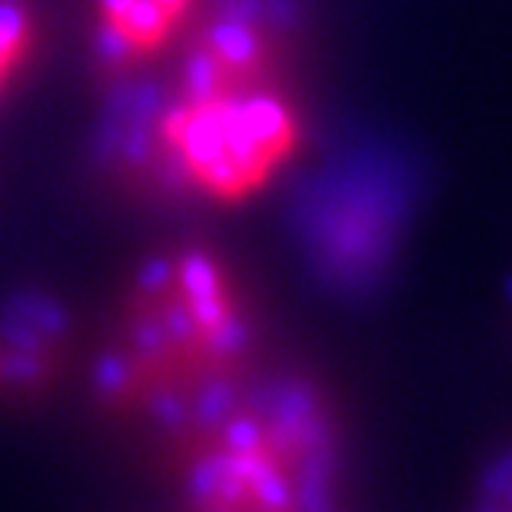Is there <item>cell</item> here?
I'll list each match as a JSON object with an SVG mask.
<instances>
[{
    "mask_svg": "<svg viewBox=\"0 0 512 512\" xmlns=\"http://www.w3.org/2000/svg\"><path fill=\"white\" fill-rule=\"evenodd\" d=\"M256 290L203 243L153 250L117 290L87 360L97 416L170 449L263 366Z\"/></svg>",
    "mask_w": 512,
    "mask_h": 512,
    "instance_id": "6da1fadb",
    "label": "cell"
},
{
    "mask_svg": "<svg viewBox=\"0 0 512 512\" xmlns=\"http://www.w3.org/2000/svg\"><path fill=\"white\" fill-rule=\"evenodd\" d=\"M160 456L173 512H356L343 413L300 366L270 360Z\"/></svg>",
    "mask_w": 512,
    "mask_h": 512,
    "instance_id": "7a4b0ae2",
    "label": "cell"
},
{
    "mask_svg": "<svg viewBox=\"0 0 512 512\" xmlns=\"http://www.w3.org/2000/svg\"><path fill=\"white\" fill-rule=\"evenodd\" d=\"M303 260L326 293L366 300L380 293L403 240V200L389 187L326 193L300 220Z\"/></svg>",
    "mask_w": 512,
    "mask_h": 512,
    "instance_id": "3957f363",
    "label": "cell"
},
{
    "mask_svg": "<svg viewBox=\"0 0 512 512\" xmlns=\"http://www.w3.org/2000/svg\"><path fill=\"white\" fill-rule=\"evenodd\" d=\"M80 323L67 296L20 286L0 300V406H34L74 366Z\"/></svg>",
    "mask_w": 512,
    "mask_h": 512,
    "instance_id": "277c9868",
    "label": "cell"
},
{
    "mask_svg": "<svg viewBox=\"0 0 512 512\" xmlns=\"http://www.w3.org/2000/svg\"><path fill=\"white\" fill-rule=\"evenodd\" d=\"M200 40L220 57V64L230 70L233 80H237L243 90L260 84L266 67H270L266 44L250 24H243V20H217Z\"/></svg>",
    "mask_w": 512,
    "mask_h": 512,
    "instance_id": "5b68a950",
    "label": "cell"
},
{
    "mask_svg": "<svg viewBox=\"0 0 512 512\" xmlns=\"http://www.w3.org/2000/svg\"><path fill=\"white\" fill-rule=\"evenodd\" d=\"M240 110L247 117L253 137L260 140V147L280 163L290 160L300 150V124H296L293 110L283 104L276 94H263V90H243Z\"/></svg>",
    "mask_w": 512,
    "mask_h": 512,
    "instance_id": "8992f818",
    "label": "cell"
},
{
    "mask_svg": "<svg viewBox=\"0 0 512 512\" xmlns=\"http://www.w3.org/2000/svg\"><path fill=\"white\" fill-rule=\"evenodd\" d=\"M233 94H243V87L233 80L230 70L220 64V57L213 54L203 40H197V47H193L187 57V67H183L180 100L187 107H207Z\"/></svg>",
    "mask_w": 512,
    "mask_h": 512,
    "instance_id": "52a82bcc",
    "label": "cell"
},
{
    "mask_svg": "<svg viewBox=\"0 0 512 512\" xmlns=\"http://www.w3.org/2000/svg\"><path fill=\"white\" fill-rule=\"evenodd\" d=\"M463 512H512V439L496 443L479 463Z\"/></svg>",
    "mask_w": 512,
    "mask_h": 512,
    "instance_id": "ba28073f",
    "label": "cell"
},
{
    "mask_svg": "<svg viewBox=\"0 0 512 512\" xmlns=\"http://www.w3.org/2000/svg\"><path fill=\"white\" fill-rule=\"evenodd\" d=\"M120 30L130 37V44L137 47L143 57V54H153V50H160L167 44L173 20L163 14L153 0H133L124 20H120Z\"/></svg>",
    "mask_w": 512,
    "mask_h": 512,
    "instance_id": "9c48e42d",
    "label": "cell"
},
{
    "mask_svg": "<svg viewBox=\"0 0 512 512\" xmlns=\"http://www.w3.org/2000/svg\"><path fill=\"white\" fill-rule=\"evenodd\" d=\"M30 47H34V24H30L27 10L4 0L0 4V64L14 70Z\"/></svg>",
    "mask_w": 512,
    "mask_h": 512,
    "instance_id": "30bf717a",
    "label": "cell"
},
{
    "mask_svg": "<svg viewBox=\"0 0 512 512\" xmlns=\"http://www.w3.org/2000/svg\"><path fill=\"white\" fill-rule=\"evenodd\" d=\"M94 50H97V60L107 74H124L127 67H133L140 57V50L130 44V37L120 30V24L114 20H104L97 17V27H94Z\"/></svg>",
    "mask_w": 512,
    "mask_h": 512,
    "instance_id": "8fae6325",
    "label": "cell"
},
{
    "mask_svg": "<svg viewBox=\"0 0 512 512\" xmlns=\"http://www.w3.org/2000/svg\"><path fill=\"white\" fill-rule=\"evenodd\" d=\"M130 4H133V0H97V17L120 24V20H124V14L130 10Z\"/></svg>",
    "mask_w": 512,
    "mask_h": 512,
    "instance_id": "7c38bea8",
    "label": "cell"
},
{
    "mask_svg": "<svg viewBox=\"0 0 512 512\" xmlns=\"http://www.w3.org/2000/svg\"><path fill=\"white\" fill-rule=\"evenodd\" d=\"M153 4H157L163 14H167L173 24H177L180 17H187V10H190L193 0H153Z\"/></svg>",
    "mask_w": 512,
    "mask_h": 512,
    "instance_id": "4fadbf2b",
    "label": "cell"
},
{
    "mask_svg": "<svg viewBox=\"0 0 512 512\" xmlns=\"http://www.w3.org/2000/svg\"><path fill=\"white\" fill-rule=\"evenodd\" d=\"M7 74H10V70H7L4 64H0V90H4V80H7Z\"/></svg>",
    "mask_w": 512,
    "mask_h": 512,
    "instance_id": "5bb4252c",
    "label": "cell"
}]
</instances>
